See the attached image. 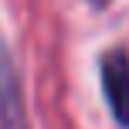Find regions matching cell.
<instances>
[{
  "label": "cell",
  "instance_id": "obj_2",
  "mask_svg": "<svg viewBox=\"0 0 129 129\" xmlns=\"http://www.w3.org/2000/svg\"><path fill=\"white\" fill-rule=\"evenodd\" d=\"M0 129H27L20 78H17L14 58L4 41H0Z\"/></svg>",
  "mask_w": 129,
  "mask_h": 129
},
{
  "label": "cell",
  "instance_id": "obj_1",
  "mask_svg": "<svg viewBox=\"0 0 129 129\" xmlns=\"http://www.w3.org/2000/svg\"><path fill=\"white\" fill-rule=\"evenodd\" d=\"M102 88L116 122L129 129V54L126 51L102 54Z\"/></svg>",
  "mask_w": 129,
  "mask_h": 129
}]
</instances>
